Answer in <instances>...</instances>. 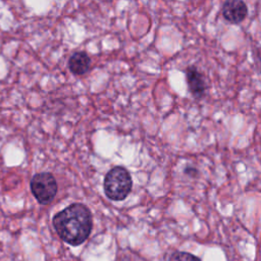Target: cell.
Here are the masks:
<instances>
[{
    "label": "cell",
    "instance_id": "obj_4",
    "mask_svg": "<svg viewBox=\"0 0 261 261\" xmlns=\"http://www.w3.org/2000/svg\"><path fill=\"white\" fill-rule=\"evenodd\" d=\"M221 14L229 23L239 24L248 15V8L243 0H225L221 7Z\"/></svg>",
    "mask_w": 261,
    "mask_h": 261
},
{
    "label": "cell",
    "instance_id": "obj_3",
    "mask_svg": "<svg viewBox=\"0 0 261 261\" xmlns=\"http://www.w3.org/2000/svg\"><path fill=\"white\" fill-rule=\"evenodd\" d=\"M31 191L40 204H49L57 193V182L50 172H40L31 180Z\"/></svg>",
    "mask_w": 261,
    "mask_h": 261
},
{
    "label": "cell",
    "instance_id": "obj_6",
    "mask_svg": "<svg viewBox=\"0 0 261 261\" xmlns=\"http://www.w3.org/2000/svg\"><path fill=\"white\" fill-rule=\"evenodd\" d=\"M91 66V58L84 51L73 53L68 60L69 70L76 75L85 74Z\"/></svg>",
    "mask_w": 261,
    "mask_h": 261
},
{
    "label": "cell",
    "instance_id": "obj_8",
    "mask_svg": "<svg viewBox=\"0 0 261 261\" xmlns=\"http://www.w3.org/2000/svg\"><path fill=\"white\" fill-rule=\"evenodd\" d=\"M186 173H188V174H191V173H193V174H196V169H191V168H187L186 170Z\"/></svg>",
    "mask_w": 261,
    "mask_h": 261
},
{
    "label": "cell",
    "instance_id": "obj_2",
    "mask_svg": "<svg viewBox=\"0 0 261 261\" xmlns=\"http://www.w3.org/2000/svg\"><path fill=\"white\" fill-rule=\"evenodd\" d=\"M133 187L129 172L122 166L110 169L104 179V192L113 201H121L126 198Z\"/></svg>",
    "mask_w": 261,
    "mask_h": 261
},
{
    "label": "cell",
    "instance_id": "obj_5",
    "mask_svg": "<svg viewBox=\"0 0 261 261\" xmlns=\"http://www.w3.org/2000/svg\"><path fill=\"white\" fill-rule=\"evenodd\" d=\"M187 84L190 93L196 99H201L205 96L207 91V83L204 75L195 66H189L186 69Z\"/></svg>",
    "mask_w": 261,
    "mask_h": 261
},
{
    "label": "cell",
    "instance_id": "obj_7",
    "mask_svg": "<svg viewBox=\"0 0 261 261\" xmlns=\"http://www.w3.org/2000/svg\"><path fill=\"white\" fill-rule=\"evenodd\" d=\"M167 261H201V259L191 253L176 251L168 257Z\"/></svg>",
    "mask_w": 261,
    "mask_h": 261
},
{
    "label": "cell",
    "instance_id": "obj_1",
    "mask_svg": "<svg viewBox=\"0 0 261 261\" xmlns=\"http://www.w3.org/2000/svg\"><path fill=\"white\" fill-rule=\"evenodd\" d=\"M52 223L58 236L65 243L79 246L90 236L93 227V217L86 205L73 203L55 214Z\"/></svg>",
    "mask_w": 261,
    "mask_h": 261
}]
</instances>
